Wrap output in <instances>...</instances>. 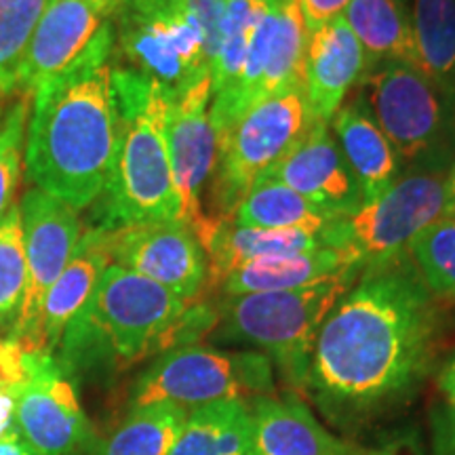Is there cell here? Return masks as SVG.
<instances>
[{"label": "cell", "mask_w": 455, "mask_h": 455, "mask_svg": "<svg viewBox=\"0 0 455 455\" xmlns=\"http://www.w3.org/2000/svg\"><path fill=\"white\" fill-rule=\"evenodd\" d=\"M441 327V304L409 253L367 266L318 331L308 388L341 415L395 405L430 371Z\"/></svg>", "instance_id": "1"}, {"label": "cell", "mask_w": 455, "mask_h": 455, "mask_svg": "<svg viewBox=\"0 0 455 455\" xmlns=\"http://www.w3.org/2000/svg\"><path fill=\"white\" fill-rule=\"evenodd\" d=\"M112 70L114 30L108 21L64 72L34 91L26 180L74 212L100 201L112 175L118 144Z\"/></svg>", "instance_id": "2"}, {"label": "cell", "mask_w": 455, "mask_h": 455, "mask_svg": "<svg viewBox=\"0 0 455 455\" xmlns=\"http://www.w3.org/2000/svg\"><path fill=\"white\" fill-rule=\"evenodd\" d=\"M220 312L186 301L150 278L110 264L57 348L60 367L72 373L95 363L133 365L156 352H169L218 327Z\"/></svg>", "instance_id": "3"}, {"label": "cell", "mask_w": 455, "mask_h": 455, "mask_svg": "<svg viewBox=\"0 0 455 455\" xmlns=\"http://www.w3.org/2000/svg\"><path fill=\"white\" fill-rule=\"evenodd\" d=\"M112 87L118 110V144L110 181L101 195L104 221L98 228L180 221L164 135L171 100L156 83L116 64V60Z\"/></svg>", "instance_id": "4"}, {"label": "cell", "mask_w": 455, "mask_h": 455, "mask_svg": "<svg viewBox=\"0 0 455 455\" xmlns=\"http://www.w3.org/2000/svg\"><path fill=\"white\" fill-rule=\"evenodd\" d=\"M358 275L361 270L350 268L308 287L224 298L220 339L251 346L270 358L289 384L306 388L318 331Z\"/></svg>", "instance_id": "5"}, {"label": "cell", "mask_w": 455, "mask_h": 455, "mask_svg": "<svg viewBox=\"0 0 455 455\" xmlns=\"http://www.w3.org/2000/svg\"><path fill=\"white\" fill-rule=\"evenodd\" d=\"M361 95L403 164L447 173L455 161V104L418 66L388 61L369 68Z\"/></svg>", "instance_id": "6"}, {"label": "cell", "mask_w": 455, "mask_h": 455, "mask_svg": "<svg viewBox=\"0 0 455 455\" xmlns=\"http://www.w3.org/2000/svg\"><path fill=\"white\" fill-rule=\"evenodd\" d=\"M110 24L114 57L169 100L212 78L201 26L186 0H116Z\"/></svg>", "instance_id": "7"}, {"label": "cell", "mask_w": 455, "mask_h": 455, "mask_svg": "<svg viewBox=\"0 0 455 455\" xmlns=\"http://www.w3.org/2000/svg\"><path fill=\"white\" fill-rule=\"evenodd\" d=\"M275 395V367L261 352H226L181 346L164 352L140 375L131 409L175 405L195 411L221 401Z\"/></svg>", "instance_id": "8"}, {"label": "cell", "mask_w": 455, "mask_h": 455, "mask_svg": "<svg viewBox=\"0 0 455 455\" xmlns=\"http://www.w3.org/2000/svg\"><path fill=\"white\" fill-rule=\"evenodd\" d=\"M441 171L409 169L388 190L338 218L321 232L323 244L348 255L358 268L409 253L419 232L447 212V184Z\"/></svg>", "instance_id": "9"}, {"label": "cell", "mask_w": 455, "mask_h": 455, "mask_svg": "<svg viewBox=\"0 0 455 455\" xmlns=\"http://www.w3.org/2000/svg\"><path fill=\"white\" fill-rule=\"evenodd\" d=\"M312 127L304 87L255 104L218 144L209 220L228 218L247 192Z\"/></svg>", "instance_id": "10"}, {"label": "cell", "mask_w": 455, "mask_h": 455, "mask_svg": "<svg viewBox=\"0 0 455 455\" xmlns=\"http://www.w3.org/2000/svg\"><path fill=\"white\" fill-rule=\"evenodd\" d=\"M0 378L13 396L20 436L41 455H76L87 447V415L55 356L0 344Z\"/></svg>", "instance_id": "11"}, {"label": "cell", "mask_w": 455, "mask_h": 455, "mask_svg": "<svg viewBox=\"0 0 455 455\" xmlns=\"http://www.w3.org/2000/svg\"><path fill=\"white\" fill-rule=\"evenodd\" d=\"M17 204L24 226L28 283L9 341L24 352H41L38 327L44 298L70 261L83 236V226L78 212L41 188L28 190Z\"/></svg>", "instance_id": "12"}, {"label": "cell", "mask_w": 455, "mask_h": 455, "mask_svg": "<svg viewBox=\"0 0 455 455\" xmlns=\"http://www.w3.org/2000/svg\"><path fill=\"white\" fill-rule=\"evenodd\" d=\"M110 264L150 278L186 301L207 287V255L198 236L180 221L98 228Z\"/></svg>", "instance_id": "13"}, {"label": "cell", "mask_w": 455, "mask_h": 455, "mask_svg": "<svg viewBox=\"0 0 455 455\" xmlns=\"http://www.w3.org/2000/svg\"><path fill=\"white\" fill-rule=\"evenodd\" d=\"M212 78H204L180 98L169 101L167 152L180 203V221L198 235L207 224L203 212L204 186L212 181L218 161V138L209 118L212 108Z\"/></svg>", "instance_id": "14"}, {"label": "cell", "mask_w": 455, "mask_h": 455, "mask_svg": "<svg viewBox=\"0 0 455 455\" xmlns=\"http://www.w3.org/2000/svg\"><path fill=\"white\" fill-rule=\"evenodd\" d=\"M259 180L281 181L333 218H348L365 204L361 186L329 123L312 124L308 133Z\"/></svg>", "instance_id": "15"}, {"label": "cell", "mask_w": 455, "mask_h": 455, "mask_svg": "<svg viewBox=\"0 0 455 455\" xmlns=\"http://www.w3.org/2000/svg\"><path fill=\"white\" fill-rule=\"evenodd\" d=\"M116 0H49L15 74L13 93H30L64 72L108 24Z\"/></svg>", "instance_id": "16"}, {"label": "cell", "mask_w": 455, "mask_h": 455, "mask_svg": "<svg viewBox=\"0 0 455 455\" xmlns=\"http://www.w3.org/2000/svg\"><path fill=\"white\" fill-rule=\"evenodd\" d=\"M365 72V53L346 24L335 17L308 32L304 57V98L312 124L331 123L333 114L348 98L350 89Z\"/></svg>", "instance_id": "17"}, {"label": "cell", "mask_w": 455, "mask_h": 455, "mask_svg": "<svg viewBox=\"0 0 455 455\" xmlns=\"http://www.w3.org/2000/svg\"><path fill=\"white\" fill-rule=\"evenodd\" d=\"M255 455H361L338 439L298 396L266 395L249 401Z\"/></svg>", "instance_id": "18"}, {"label": "cell", "mask_w": 455, "mask_h": 455, "mask_svg": "<svg viewBox=\"0 0 455 455\" xmlns=\"http://www.w3.org/2000/svg\"><path fill=\"white\" fill-rule=\"evenodd\" d=\"M329 129L361 186L365 203L388 190L403 173V163L395 146L375 123L361 91L339 106L329 123Z\"/></svg>", "instance_id": "19"}, {"label": "cell", "mask_w": 455, "mask_h": 455, "mask_svg": "<svg viewBox=\"0 0 455 455\" xmlns=\"http://www.w3.org/2000/svg\"><path fill=\"white\" fill-rule=\"evenodd\" d=\"M196 236L207 255V284L212 287H220L230 272L253 259L315 251L325 247L321 235L315 232L259 230V228L236 226L228 218L207 220Z\"/></svg>", "instance_id": "20"}, {"label": "cell", "mask_w": 455, "mask_h": 455, "mask_svg": "<svg viewBox=\"0 0 455 455\" xmlns=\"http://www.w3.org/2000/svg\"><path fill=\"white\" fill-rule=\"evenodd\" d=\"M108 266H110V258L101 244L98 228L83 230L70 261L44 298L41 327H38L43 355L53 356L66 327L87 306Z\"/></svg>", "instance_id": "21"}, {"label": "cell", "mask_w": 455, "mask_h": 455, "mask_svg": "<svg viewBox=\"0 0 455 455\" xmlns=\"http://www.w3.org/2000/svg\"><path fill=\"white\" fill-rule=\"evenodd\" d=\"M358 268L355 261L348 259L338 249L321 247L315 251L272 255L259 258L230 272L220 284L224 298L247 293L266 291H287V289L308 287V284L327 281L341 272ZM361 270V268H358Z\"/></svg>", "instance_id": "22"}, {"label": "cell", "mask_w": 455, "mask_h": 455, "mask_svg": "<svg viewBox=\"0 0 455 455\" xmlns=\"http://www.w3.org/2000/svg\"><path fill=\"white\" fill-rule=\"evenodd\" d=\"M341 17L361 43L365 70L388 61L415 66L411 21L403 0H350Z\"/></svg>", "instance_id": "23"}, {"label": "cell", "mask_w": 455, "mask_h": 455, "mask_svg": "<svg viewBox=\"0 0 455 455\" xmlns=\"http://www.w3.org/2000/svg\"><path fill=\"white\" fill-rule=\"evenodd\" d=\"M169 455H255L247 401H221L188 415Z\"/></svg>", "instance_id": "24"}, {"label": "cell", "mask_w": 455, "mask_h": 455, "mask_svg": "<svg viewBox=\"0 0 455 455\" xmlns=\"http://www.w3.org/2000/svg\"><path fill=\"white\" fill-rule=\"evenodd\" d=\"M228 220L236 226L259 230H306L321 235L338 218L318 209L281 181L259 180Z\"/></svg>", "instance_id": "25"}, {"label": "cell", "mask_w": 455, "mask_h": 455, "mask_svg": "<svg viewBox=\"0 0 455 455\" xmlns=\"http://www.w3.org/2000/svg\"><path fill=\"white\" fill-rule=\"evenodd\" d=\"M409 21L415 66L447 100L453 101L455 0H413Z\"/></svg>", "instance_id": "26"}, {"label": "cell", "mask_w": 455, "mask_h": 455, "mask_svg": "<svg viewBox=\"0 0 455 455\" xmlns=\"http://www.w3.org/2000/svg\"><path fill=\"white\" fill-rule=\"evenodd\" d=\"M190 411L175 405L133 407L95 455H169Z\"/></svg>", "instance_id": "27"}, {"label": "cell", "mask_w": 455, "mask_h": 455, "mask_svg": "<svg viewBox=\"0 0 455 455\" xmlns=\"http://www.w3.org/2000/svg\"><path fill=\"white\" fill-rule=\"evenodd\" d=\"M409 258L439 304L455 306V213L443 215L409 244Z\"/></svg>", "instance_id": "28"}, {"label": "cell", "mask_w": 455, "mask_h": 455, "mask_svg": "<svg viewBox=\"0 0 455 455\" xmlns=\"http://www.w3.org/2000/svg\"><path fill=\"white\" fill-rule=\"evenodd\" d=\"M34 95L15 93L0 100V218L13 204L24 167L28 124H30Z\"/></svg>", "instance_id": "29"}, {"label": "cell", "mask_w": 455, "mask_h": 455, "mask_svg": "<svg viewBox=\"0 0 455 455\" xmlns=\"http://www.w3.org/2000/svg\"><path fill=\"white\" fill-rule=\"evenodd\" d=\"M49 0H0V100L13 93L15 74Z\"/></svg>", "instance_id": "30"}, {"label": "cell", "mask_w": 455, "mask_h": 455, "mask_svg": "<svg viewBox=\"0 0 455 455\" xmlns=\"http://www.w3.org/2000/svg\"><path fill=\"white\" fill-rule=\"evenodd\" d=\"M28 283L24 226L20 204L13 203L0 218V316L20 312Z\"/></svg>", "instance_id": "31"}, {"label": "cell", "mask_w": 455, "mask_h": 455, "mask_svg": "<svg viewBox=\"0 0 455 455\" xmlns=\"http://www.w3.org/2000/svg\"><path fill=\"white\" fill-rule=\"evenodd\" d=\"M306 30L315 32L321 26L329 24L335 17L344 15L350 0H298Z\"/></svg>", "instance_id": "32"}, {"label": "cell", "mask_w": 455, "mask_h": 455, "mask_svg": "<svg viewBox=\"0 0 455 455\" xmlns=\"http://www.w3.org/2000/svg\"><path fill=\"white\" fill-rule=\"evenodd\" d=\"M361 455H426V449L415 432H401V435L392 436L382 445L363 451Z\"/></svg>", "instance_id": "33"}, {"label": "cell", "mask_w": 455, "mask_h": 455, "mask_svg": "<svg viewBox=\"0 0 455 455\" xmlns=\"http://www.w3.org/2000/svg\"><path fill=\"white\" fill-rule=\"evenodd\" d=\"M435 436H432V455H455V418L449 409L436 413Z\"/></svg>", "instance_id": "34"}, {"label": "cell", "mask_w": 455, "mask_h": 455, "mask_svg": "<svg viewBox=\"0 0 455 455\" xmlns=\"http://www.w3.org/2000/svg\"><path fill=\"white\" fill-rule=\"evenodd\" d=\"M7 436H20L15 424V409H13V396H11L9 384L0 378V439Z\"/></svg>", "instance_id": "35"}, {"label": "cell", "mask_w": 455, "mask_h": 455, "mask_svg": "<svg viewBox=\"0 0 455 455\" xmlns=\"http://www.w3.org/2000/svg\"><path fill=\"white\" fill-rule=\"evenodd\" d=\"M439 386L443 395H445L447 409L455 418V355L449 356L445 365H443L439 373Z\"/></svg>", "instance_id": "36"}, {"label": "cell", "mask_w": 455, "mask_h": 455, "mask_svg": "<svg viewBox=\"0 0 455 455\" xmlns=\"http://www.w3.org/2000/svg\"><path fill=\"white\" fill-rule=\"evenodd\" d=\"M0 455H41L28 445L21 436H7L0 439Z\"/></svg>", "instance_id": "37"}, {"label": "cell", "mask_w": 455, "mask_h": 455, "mask_svg": "<svg viewBox=\"0 0 455 455\" xmlns=\"http://www.w3.org/2000/svg\"><path fill=\"white\" fill-rule=\"evenodd\" d=\"M445 184H447V213H455V161L451 163V167L447 169L445 175Z\"/></svg>", "instance_id": "38"}, {"label": "cell", "mask_w": 455, "mask_h": 455, "mask_svg": "<svg viewBox=\"0 0 455 455\" xmlns=\"http://www.w3.org/2000/svg\"><path fill=\"white\" fill-rule=\"evenodd\" d=\"M453 101H455V74H453Z\"/></svg>", "instance_id": "39"}]
</instances>
